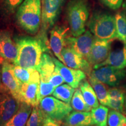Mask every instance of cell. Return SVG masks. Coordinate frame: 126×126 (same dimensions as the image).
I'll use <instances>...</instances> for the list:
<instances>
[{"label": "cell", "instance_id": "cell-38", "mask_svg": "<svg viewBox=\"0 0 126 126\" xmlns=\"http://www.w3.org/2000/svg\"><path fill=\"white\" fill-rule=\"evenodd\" d=\"M93 126V125H92V126Z\"/></svg>", "mask_w": 126, "mask_h": 126}, {"label": "cell", "instance_id": "cell-10", "mask_svg": "<svg viewBox=\"0 0 126 126\" xmlns=\"http://www.w3.org/2000/svg\"><path fill=\"white\" fill-rule=\"evenodd\" d=\"M63 63L68 67L76 70H81L90 76L92 72V65L87 60L74 50L65 47L61 52Z\"/></svg>", "mask_w": 126, "mask_h": 126}, {"label": "cell", "instance_id": "cell-16", "mask_svg": "<svg viewBox=\"0 0 126 126\" xmlns=\"http://www.w3.org/2000/svg\"><path fill=\"white\" fill-rule=\"evenodd\" d=\"M109 65L117 68L124 69L126 67V44L123 43L122 47L110 50L107 59L103 62L94 66V69L103 66Z\"/></svg>", "mask_w": 126, "mask_h": 126}, {"label": "cell", "instance_id": "cell-17", "mask_svg": "<svg viewBox=\"0 0 126 126\" xmlns=\"http://www.w3.org/2000/svg\"><path fill=\"white\" fill-rule=\"evenodd\" d=\"M62 126H92L93 122L89 111H72L61 122Z\"/></svg>", "mask_w": 126, "mask_h": 126}, {"label": "cell", "instance_id": "cell-33", "mask_svg": "<svg viewBox=\"0 0 126 126\" xmlns=\"http://www.w3.org/2000/svg\"><path fill=\"white\" fill-rule=\"evenodd\" d=\"M100 1L109 8L117 10L122 7L123 0H100Z\"/></svg>", "mask_w": 126, "mask_h": 126}, {"label": "cell", "instance_id": "cell-3", "mask_svg": "<svg viewBox=\"0 0 126 126\" xmlns=\"http://www.w3.org/2000/svg\"><path fill=\"white\" fill-rule=\"evenodd\" d=\"M89 11V0H70L67 3L66 17L74 37H78L86 31Z\"/></svg>", "mask_w": 126, "mask_h": 126}, {"label": "cell", "instance_id": "cell-2", "mask_svg": "<svg viewBox=\"0 0 126 126\" xmlns=\"http://www.w3.org/2000/svg\"><path fill=\"white\" fill-rule=\"evenodd\" d=\"M42 0H24L16 13L19 26L28 33L37 34L42 24Z\"/></svg>", "mask_w": 126, "mask_h": 126}, {"label": "cell", "instance_id": "cell-18", "mask_svg": "<svg viewBox=\"0 0 126 126\" xmlns=\"http://www.w3.org/2000/svg\"><path fill=\"white\" fill-rule=\"evenodd\" d=\"M40 83L31 82L22 84L19 93V101L33 107L37 106V94Z\"/></svg>", "mask_w": 126, "mask_h": 126}, {"label": "cell", "instance_id": "cell-20", "mask_svg": "<svg viewBox=\"0 0 126 126\" xmlns=\"http://www.w3.org/2000/svg\"><path fill=\"white\" fill-rule=\"evenodd\" d=\"M14 72L22 83L34 82L40 83V76L37 70L32 68H25L14 64Z\"/></svg>", "mask_w": 126, "mask_h": 126}, {"label": "cell", "instance_id": "cell-1", "mask_svg": "<svg viewBox=\"0 0 126 126\" xmlns=\"http://www.w3.org/2000/svg\"><path fill=\"white\" fill-rule=\"evenodd\" d=\"M14 40L18 51L14 65L37 70L42 55L48 51L46 39L41 36H20L15 37Z\"/></svg>", "mask_w": 126, "mask_h": 126}, {"label": "cell", "instance_id": "cell-8", "mask_svg": "<svg viewBox=\"0 0 126 126\" xmlns=\"http://www.w3.org/2000/svg\"><path fill=\"white\" fill-rule=\"evenodd\" d=\"M95 37L90 31H86L78 37H67L65 47L74 50L81 55L85 59H87Z\"/></svg>", "mask_w": 126, "mask_h": 126}, {"label": "cell", "instance_id": "cell-30", "mask_svg": "<svg viewBox=\"0 0 126 126\" xmlns=\"http://www.w3.org/2000/svg\"><path fill=\"white\" fill-rule=\"evenodd\" d=\"M108 124L109 126H126V117L120 111L111 110L108 114Z\"/></svg>", "mask_w": 126, "mask_h": 126}, {"label": "cell", "instance_id": "cell-13", "mask_svg": "<svg viewBox=\"0 0 126 126\" xmlns=\"http://www.w3.org/2000/svg\"><path fill=\"white\" fill-rule=\"evenodd\" d=\"M20 102L9 94L0 93V126H4L16 113Z\"/></svg>", "mask_w": 126, "mask_h": 126}, {"label": "cell", "instance_id": "cell-37", "mask_svg": "<svg viewBox=\"0 0 126 126\" xmlns=\"http://www.w3.org/2000/svg\"><path fill=\"white\" fill-rule=\"evenodd\" d=\"M124 108H125L126 111V96H125V100H124Z\"/></svg>", "mask_w": 126, "mask_h": 126}, {"label": "cell", "instance_id": "cell-4", "mask_svg": "<svg viewBox=\"0 0 126 126\" xmlns=\"http://www.w3.org/2000/svg\"><path fill=\"white\" fill-rule=\"evenodd\" d=\"M87 26L96 38L110 40L117 39L115 16L108 12H94L88 20Z\"/></svg>", "mask_w": 126, "mask_h": 126}, {"label": "cell", "instance_id": "cell-36", "mask_svg": "<svg viewBox=\"0 0 126 126\" xmlns=\"http://www.w3.org/2000/svg\"><path fill=\"white\" fill-rule=\"evenodd\" d=\"M1 68L2 65H1V63H0V93L1 94H9L8 91L5 87L2 82V79H1Z\"/></svg>", "mask_w": 126, "mask_h": 126}, {"label": "cell", "instance_id": "cell-6", "mask_svg": "<svg viewBox=\"0 0 126 126\" xmlns=\"http://www.w3.org/2000/svg\"><path fill=\"white\" fill-rule=\"evenodd\" d=\"M67 0H42L41 36L46 39V32L54 26Z\"/></svg>", "mask_w": 126, "mask_h": 126}, {"label": "cell", "instance_id": "cell-29", "mask_svg": "<svg viewBox=\"0 0 126 126\" xmlns=\"http://www.w3.org/2000/svg\"><path fill=\"white\" fill-rule=\"evenodd\" d=\"M45 116L39 105L33 107L26 126H42Z\"/></svg>", "mask_w": 126, "mask_h": 126}, {"label": "cell", "instance_id": "cell-12", "mask_svg": "<svg viewBox=\"0 0 126 126\" xmlns=\"http://www.w3.org/2000/svg\"><path fill=\"white\" fill-rule=\"evenodd\" d=\"M111 41L94 38L90 53L86 59L91 65L100 64L107 59L111 49Z\"/></svg>", "mask_w": 126, "mask_h": 126}, {"label": "cell", "instance_id": "cell-21", "mask_svg": "<svg viewBox=\"0 0 126 126\" xmlns=\"http://www.w3.org/2000/svg\"><path fill=\"white\" fill-rule=\"evenodd\" d=\"M55 64L53 57L47 53H44L42 56L40 65L37 71L40 76V80L49 82V79L55 71Z\"/></svg>", "mask_w": 126, "mask_h": 126}, {"label": "cell", "instance_id": "cell-27", "mask_svg": "<svg viewBox=\"0 0 126 126\" xmlns=\"http://www.w3.org/2000/svg\"><path fill=\"white\" fill-rule=\"evenodd\" d=\"M116 20L117 39L126 44V15L124 12H119L114 15Z\"/></svg>", "mask_w": 126, "mask_h": 126}, {"label": "cell", "instance_id": "cell-14", "mask_svg": "<svg viewBox=\"0 0 126 126\" xmlns=\"http://www.w3.org/2000/svg\"><path fill=\"white\" fill-rule=\"evenodd\" d=\"M68 29L64 26L56 25L50 31V46L56 57L63 62L61 52L66 46Z\"/></svg>", "mask_w": 126, "mask_h": 126}, {"label": "cell", "instance_id": "cell-24", "mask_svg": "<svg viewBox=\"0 0 126 126\" xmlns=\"http://www.w3.org/2000/svg\"><path fill=\"white\" fill-rule=\"evenodd\" d=\"M89 82L94 88L100 104L104 106H108V90L105 85V83L91 76L89 77Z\"/></svg>", "mask_w": 126, "mask_h": 126}, {"label": "cell", "instance_id": "cell-31", "mask_svg": "<svg viewBox=\"0 0 126 126\" xmlns=\"http://www.w3.org/2000/svg\"><path fill=\"white\" fill-rule=\"evenodd\" d=\"M54 89L55 87L51 83L40 80L37 94V102L38 105L42 99L53 94Z\"/></svg>", "mask_w": 126, "mask_h": 126}, {"label": "cell", "instance_id": "cell-35", "mask_svg": "<svg viewBox=\"0 0 126 126\" xmlns=\"http://www.w3.org/2000/svg\"><path fill=\"white\" fill-rule=\"evenodd\" d=\"M60 124V122L45 116L42 126H61Z\"/></svg>", "mask_w": 126, "mask_h": 126}, {"label": "cell", "instance_id": "cell-39", "mask_svg": "<svg viewBox=\"0 0 126 126\" xmlns=\"http://www.w3.org/2000/svg\"></svg>", "mask_w": 126, "mask_h": 126}, {"label": "cell", "instance_id": "cell-9", "mask_svg": "<svg viewBox=\"0 0 126 126\" xmlns=\"http://www.w3.org/2000/svg\"><path fill=\"white\" fill-rule=\"evenodd\" d=\"M1 79L5 87L14 98L19 101V93L22 83L14 72V64L3 60L1 63Z\"/></svg>", "mask_w": 126, "mask_h": 126}, {"label": "cell", "instance_id": "cell-22", "mask_svg": "<svg viewBox=\"0 0 126 126\" xmlns=\"http://www.w3.org/2000/svg\"><path fill=\"white\" fill-rule=\"evenodd\" d=\"M108 106L121 113L124 112L125 96L122 90L117 88H110L108 90Z\"/></svg>", "mask_w": 126, "mask_h": 126}, {"label": "cell", "instance_id": "cell-28", "mask_svg": "<svg viewBox=\"0 0 126 126\" xmlns=\"http://www.w3.org/2000/svg\"><path fill=\"white\" fill-rule=\"evenodd\" d=\"M71 105L72 109L77 111H90L92 110V108L86 103L80 89H77L75 91L71 101Z\"/></svg>", "mask_w": 126, "mask_h": 126}, {"label": "cell", "instance_id": "cell-34", "mask_svg": "<svg viewBox=\"0 0 126 126\" xmlns=\"http://www.w3.org/2000/svg\"><path fill=\"white\" fill-rule=\"evenodd\" d=\"M49 82L51 83L55 88H56L59 85H62L64 82H65V81H64L62 76L60 74L59 72L55 69L54 72H53L49 79Z\"/></svg>", "mask_w": 126, "mask_h": 126}, {"label": "cell", "instance_id": "cell-11", "mask_svg": "<svg viewBox=\"0 0 126 126\" xmlns=\"http://www.w3.org/2000/svg\"><path fill=\"white\" fill-rule=\"evenodd\" d=\"M56 70L59 72L65 82L74 89L79 86L82 81L86 79L85 72L81 70H76L64 65L59 60L53 57Z\"/></svg>", "mask_w": 126, "mask_h": 126}, {"label": "cell", "instance_id": "cell-23", "mask_svg": "<svg viewBox=\"0 0 126 126\" xmlns=\"http://www.w3.org/2000/svg\"><path fill=\"white\" fill-rule=\"evenodd\" d=\"M79 89L82 94L83 97L88 105L92 108L99 106V102L97 96L89 82L83 80L79 85Z\"/></svg>", "mask_w": 126, "mask_h": 126}, {"label": "cell", "instance_id": "cell-5", "mask_svg": "<svg viewBox=\"0 0 126 126\" xmlns=\"http://www.w3.org/2000/svg\"><path fill=\"white\" fill-rule=\"evenodd\" d=\"M39 106L46 116L60 123L72 111L70 104L52 96H47L42 99Z\"/></svg>", "mask_w": 126, "mask_h": 126}, {"label": "cell", "instance_id": "cell-7", "mask_svg": "<svg viewBox=\"0 0 126 126\" xmlns=\"http://www.w3.org/2000/svg\"><path fill=\"white\" fill-rule=\"evenodd\" d=\"M90 76L109 86H117L126 77V70L109 65L92 70Z\"/></svg>", "mask_w": 126, "mask_h": 126}, {"label": "cell", "instance_id": "cell-32", "mask_svg": "<svg viewBox=\"0 0 126 126\" xmlns=\"http://www.w3.org/2000/svg\"><path fill=\"white\" fill-rule=\"evenodd\" d=\"M24 0H1L3 7L8 13H14Z\"/></svg>", "mask_w": 126, "mask_h": 126}, {"label": "cell", "instance_id": "cell-15", "mask_svg": "<svg viewBox=\"0 0 126 126\" xmlns=\"http://www.w3.org/2000/svg\"><path fill=\"white\" fill-rule=\"evenodd\" d=\"M17 47L7 31L0 32V57L14 64L17 57Z\"/></svg>", "mask_w": 126, "mask_h": 126}, {"label": "cell", "instance_id": "cell-25", "mask_svg": "<svg viewBox=\"0 0 126 126\" xmlns=\"http://www.w3.org/2000/svg\"><path fill=\"white\" fill-rule=\"evenodd\" d=\"M93 124L95 126H107L109 109L104 105H100L91 110Z\"/></svg>", "mask_w": 126, "mask_h": 126}, {"label": "cell", "instance_id": "cell-26", "mask_svg": "<svg viewBox=\"0 0 126 126\" xmlns=\"http://www.w3.org/2000/svg\"><path fill=\"white\" fill-rule=\"evenodd\" d=\"M74 92V88L70 85L62 84L55 88L53 95L61 101L70 104Z\"/></svg>", "mask_w": 126, "mask_h": 126}, {"label": "cell", "instance_id": "cell-19", "mask_svg": "<svg viewBox=\"0 0 126 126\" xmlns=\"http://www.w3.org/2000/svg\"><path fill=\"white\" fill-rule=\"evenodd\" d=\"M32 107L25 102H20L18 111L4 126H26L32 111Z\"/></svg>", "mask_w": 126, "mask_h": 126}]
</instances>
